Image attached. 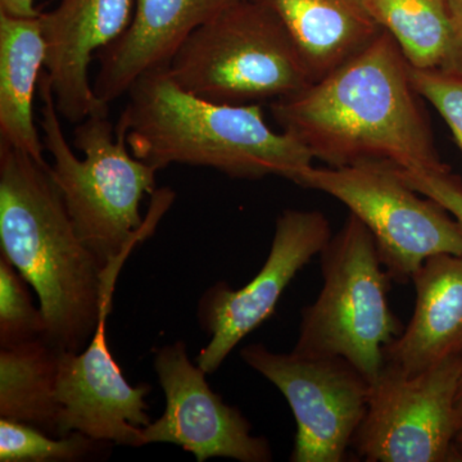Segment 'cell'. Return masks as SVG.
I'll list each match as a JSON object with an SVG mask.
<instances>
[{"mask_svg":"<svg viewBox=\"0 0 462 462\" xmlns=\"http://www.w3.org/2000/svg\"><path fill=\"white\" fill-rule=\"evenodd\" d=\"M410 78L419 96L445 120L462 152V76L410 66Z\"/></svg>","mask_w":462,"mask_h":462,"instance_id":"22","label":"cell"},{"mask_svg":"<svg viewBox=\"0 0 462 462\" xmlns=\"http://www.w3.org/2000/svg\"><path fill=\"white\" fill-rule=\"evenodd\" d=\"M330 238L329 220L320 211L285 209L279 216L269 256L257 275L238 291L217 282L200 300V325L211 336L197 357L200 369L215 373L230 352L275 312L289 282L321 254Z\"/></svg>","mask_w":462,"mask_h":462,"instance_id":"10","label":"cell"},{"mask_svg":"<svg viewBox=\"0 0 462 462\" xmlns=\"http://www.w3.org/2000/svg\"><path fill=\"white\" fill-rule=\"evenodd\" d=\"M411 282V320L384 349L385 365L406 375L462 357V254L428 258Z\"/></svg>","mask_w":462,"mask_h":462,"instance_id":"15","label":"cell"},{"mask_svg":"<svg viewBox=\"0 0 462 462\" xmlns=\"http://www.w3.org/2000/svg\"><path fill=\"white\" fill-rule=\"evenodd\" d=\"M462 357L406 375L384 365L370 384L364 420L352 448L367 462H460L455 437Z\"/></svg>","mask_w":462,"mask_h":462,"instance_id":"8","label":"cell"},{"mask_svg":"<svg viewBox=\"0 0 462 462\" xmlns=\"http://www.w3.org/2000/svg\"><path fill=\"white\" fill-rule=\"evenodd\" d=\"M109 314L102 315L83 351H60L58 437L78 431L99 442L138 448L142 430L151 422L145 402L151 387H133L112 357L106 334Z\"/></svg>","mask_w":462,"mask_h":462,"instance_id":"12","label":"cell"},{"mask_svg":"<svg viewBox=\"0 0 462 462\" xmlns=\"http://www.w3.org/2000/svg\"><path fill=\"white\" fill-rule=\"evenodd\" d=\"M0 12L18 17H39L35 0H0Z\"/></svg>","mask_w":462,"mask_h":462,"instance_id":"25","label":"cell"},{"mask_svg":"<svg viewBox=\"0 0 462 462\" xmlns=\"http://www.w3.org/2000/svg\"><path fill=\"white\" fill-rule=\"evenodd\" d=\"M294 184L342 202L373 234L382 263L400 284L411 282L430 257L462 254V233L454 216L413 189L396 167L311 165Z\"/></svg>","mask_w":462,"mask_h":462,"instance_id":"7","label":"cell"},{"mask_svg":"<svg viewBox=\"0 0 462 462\" xmlns=\"http://www.w3.org/2000/svg\"><path fill=\"white\" fill-rule=\"evenodd\" d=\"M154 369L165 392L166 410L158 420L143 428V446L171 443L199 462L215 457L273 460L266 438L254 436L243 413L209 388L207 373L190 363L184 342L158 349Z\"/></svg>","mask_w":462,"mask_h":462,"instance_id":"11","label":"cell"},{"mask_svg":"<svg viewBox=\"0 0 462 462\" xmlns=\"http://www.w3.org/2000/svg\"><path fill=\"white\" fill-rule=\"evenodd\" d=\"M41 16L0 12V144L45 162L44 143L33 117V97L45 65Z\"/></svg>","mask_w":462,"mask_h":462,"instance_id":"17","label":"cell"},{"mask_svg":"<svg viewBox=\"0 0 462 462\" xmlns=\"http://www.w3.org/2000/svg\"><path fill=\"white\" fill-rule=\"evenodd\" d=\"M456 407H457V411L460 413L462 419V370L460 376V384H458L457 397H456Z\"/></svg>","mask_w":462,"mask_h":462,"instance_id":"27","label":"cell"},{"mask_svg":"<svg viewBox=\"0 0 462 462\" xmlns=\"http://www.w3.org/2000/svg\"><path fill=\"white\" fill-rule=\"evenodd\" d=\"M451 39L440 69L462 76V0H448Z\"/></svg>","mask_w":462,"mask_h":462,"instance_id":"24","label":"cell"},{"mask_svg":"<svg viewBox=\"0 0 462 462\" xmlns=\"http://www.w3.org/2000/svg\"><path fill=\"white\" fill-rule=\"evenodd\" d=\"M38 93L42 143L53 161L51 173L75 229L103 269L123 266L134 247L156 229L175 194L156 190L158 170L130 153L126 138L116 132L108 115H93L78 125L74 145L84 158L76 157L45 72Z\"/></svg>","mask_w":462,"mask_h":462,"instance_id":"4","label":"cell"},{"mask_svg":"<svg viewBox=\"0 0 462 462\" xmlns=\"http://www.w3.org/2000/svg\"><path fill=\"white\" fill-rule=\"evenodd\" d=\"M242 0H135L120 38L97 54L93 87L106 105L126 96L136 80L171 62L191 33Z\"/></svg>","mask_w":462,"mask_h":462,"instance_id":"14","label":"cell"},{"mask_svg":"<svg viewBox=\"0 0 462 462\" xmlns=\"http://www.w3.org/2000/svg\"><path fill=\"white\" fill-rule=\"evenodd\" d=\"M322 288L302 310L293 352L306 357H342L372 384L385 365L384 349L403 333L389 305L392 278L375 239L356 216L320 254Z\"/></svg>","mask_w":462,"mask_h":462,"instance_id":"6","label":"cell"},{"mask_svg":"<svg viewBox=\"0 0 462 462\" xmlns=\"http://www.w3.org/2000/svg\"><path fill=\"white\" fill-rule=\"evenodd\" d=\"M167 71L182 89L220 105H257L315 83L281 18L242 0L191 33Z\"/></svg>","mask_w":462,"mask_h":462,"instance_id":"5","label":"cell"},{"mask_svg":"<svg viewBox=\"0 0 462 462\" xmlns=\"http://www.w3.org/2000/svg\"><path fill=\"white\" fill-rule=\"evenodd\" d=\"M135 0H60L41 14L45 74L60 117L80 124L93 115H108L89 81L91 60L120 38L133 20Z\"/></svg>","mask_w":462,"mask_h":462,"instance_id":"13","label":"cell"},{"mask_svg":"<svg viewBox=\"0 0 462 462\" xmlns=\"http://www.w3.org/2000/svg\"><path fill=\"white\" fill-rule=\"evenodd\" d=\"M455 451L457 454L458 460L462 462V424L455 437Z\"/></svg>","mask_w":462,"mask_h":462,"instance_id":"26","label":"cell"},{"mask_svg":"<svg viewBox=\"0 0 462 462\" xmlns=\"http://www.w3.org/2000/svg\"><path fill=\"white\" fill-rule=\"evenodd\" d=\"M60 351L45 338L0 349V419L58 437Z\"/></svg>","mask_w":462,"mask_h":462,"instance_id":"18","label":"cell"},{"mask_svg":"<svg viewBox=\"0 0 462 462\" xmlns=\"http://www.w3.org/2000/svg\"><path fill=\"white\" fill-rule=\"evenodd\" d=\"M116 132L158 171L170 165L217 170L233 179L279 176L296 182L311 153L291 134L273 132L258 105H220L172 80L167 67L142 76L127 91Z\"/></svg>","mask_w":462,"mask_h":462,"instance_id":"3","label":"cell"},{"mask_svg":"<svg viewBox=\"0 0 462 462\" xmlns=\"http://www.w3.org/2000/svg\"><path fill=\"white\" fill-rule=\"evenodd\" d=\"M240 357L273 383L296 419L291 462H343L364 420L370 383L342 357L278 354L256 343Z\"/></svg>","mask_w":462,"mask_h":462,"instance_id":"9","label":"cell"},{"mask_svg":"<svg viewBox=\"0 0 462 462\" xmlns=\"http://www.w3.org/2000/svg\"><path fill=\"white\" fill-rule=\"evenodd\" d=\"M111 443L74 433L54 437L23 422L0 419V461L75 462L99 455Z\"/></svg>","mask_w":462,"mask_h":462,"instance_id":"20","label":"cell"},{"mask_svg":"<svg viewBox=\"0 0 462 462\" xmlns=\"http://www.w3.org/2000/svg\"><path fill=\"white\" fill-rule=\"evenodd\" d=\"M421 100L402 51L383 30L329 75L273 100L272 114L282 132L329 167L384 163L446 171Z\"/></svg>","mask_w":462,"mask_h":462,"instance_id":"1","label":"cell"},{"mask_svg":"<svg viewBox=\"0 0 462 462\" xmlns=\"http://www.w3.org/2000/svg\"><path fill=\"white\" fill-rule=\"evenodd\" d=\"M30 285L0 252V348L45 338L42 309L33 306Z\"/></svg>","mask_w":462,"mask_h":462,"instance_id":"21","label":"cell"},{"mask_svg":"<svg viewBox=\"0 0 462 462\" xmlns=\"http://www.w3.org/2000/svg\"><path fill=\"white\" fill-rule=\"evenodd\" d=\"M413 69H440L451 39L448 0H364Z\"/></svg>","mask_w":462,"mask_h":462,"instance_id":"19","label":"cell"},{"mask_svg":"<svg viewBox=\"0 0 462 462\" xmlns=\"http://www.w3.org/2000/svg\"><path fill=\"white\" fill-rule=\"evenodd\" d=\"M0 245L39 303L51 345L81 352L100 318L112 311L114 288L79 236L51 165L0 144Z\"/></svg>","mask_w":462,"mask_h":462,"instance_id":"2","label":"cell"},{"mask_svg":"<svg viewBox=\"0 0 462 462\" xmlns=\"http://www.w3.org/2000/svg\"><path fill=\"white\" fill-rule=\"evenodd\" d=\"M296 42L315 81L364 51L383 32L364 0H257Z\"/></svg>","mask_w":462,"mask_h":462,"instance_id":"16","label":"cell"},{"mask_svg":"<svg viewBox=\"0 0 462 462\" xmlns=\"http://www.w3.org/2000/svg\"><path fill=\"white\" fill-rule=\"evenodd\" d=\"M400 175L422 196L436 200L449 212L462 233V181L451 170L440 172H412L397 169Z\"/></svg>","mask_w":462,"mask_h":462,"instance_id":"23","label":"cell"}]
</instances>
